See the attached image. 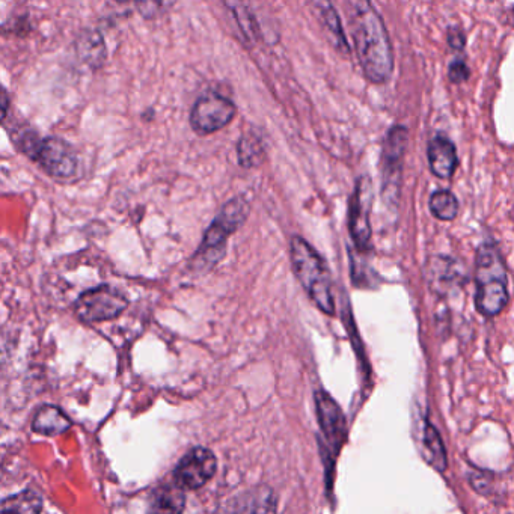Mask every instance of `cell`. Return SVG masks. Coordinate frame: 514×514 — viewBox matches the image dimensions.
I'll return each mask as SVG.
<instances>
[{"label": "cell", "mask_w": 514, "mask_h": 514, "mask_svg": "<svg viewBox=\"0 0 514 514\" xmlns=\"http://www.w3.org/2000/svg\"><path fill=\"white\" fill-rule=\"evenodd\" d=\"M350 34L356 47L359 64L370 82L383 85L394 71V52L382 16L370 2H346Z\"/></svg>", "instance_id": "6da1fadb"}, {"label": "cell", "mask_w": 514, "mask_h": 514, "mask_svg": "<svg viewBox=\"0 0 514 514\" xmlns=\"http://www.w3.org/2000/svg\"><path fill=\"white\" fill-rule=\"evenodd\" d=\"M290 260L294 275L317 308L328 316L335 314L334 285L328 264L303 237L290 240Z\"/></svg>", "instance_id": "7a4b0ae2"}, {"label": "cell", "mask_w": 514, "mask_h": 514, "mask_svg": "<svg viewBox=\"0 0 514 514\" xmlns=\"http://www.w3.org/2000/svg\"><path fill=\"white\" fill-rule=\"evenodd\" d=\"M251 207L243 196H234L222 207L202 237L201 245L193 254L190 267L195 272L207 273L227 252V242L248 219Z\"/></svg>", "instance_id": "3957f363"}, {"label": "cell", "mask_w": 514, "mask_h": 514, "mask_svg": "<svg viewBox=\"0 0 514 514\" xmlns=\"http://www.w3.org/2000/svg\"><path fill=\"white\" fill-rule=\"evenodd\" d=\"M475 306L483 316L495 317L508 303L507 267L493 243H483L475 257Z\"/></svg>", "instance_id": "277c9868"}, {"label": "cell", "mask_w": 514, "mask_h": 514, "mask_svg": "<svg viewBox=\"0 0 514 514\" xmlns=\"http://www.w3.org/2000/svg\"><path fill=\"white\" fill-rule=\"evenodd\" d=\"M19 148L56 180H67L76 174L79 159L74 148L64 139L56 136L40 138L34 132L23 133Z\"/></svg>", "instance_id": "5b68a950"}, {"label": "cell", "mask_w": 514, "mask_h": 514, "mask_svg": "<svg viewBox=\"0 0 514 514\" xmlns=\"http://www.w3.org/2000/svg\"><path fill=\"white\" fill-rule=\"evenodd\" d=\"M129 306V299L112 285L89 288L77 297L74 313L83 323L106 322L120 317Z\"/></svg>", "instance_id": "8992f818"}, {"label": "cell", "mask_w": 514, "mask_h": 514, "mask_svg": "<svg viewBox=\"0 0 514 514\" xmlns=\"http://www.w3.org/2000/svg\"><path fill=\"white\" fill-rule=\"evenodd\" d=\"M407 129L394 126L389 129L382 150V192L386 204L397 205L400 198L403 157L406 153Z\"/></svg>", "instance_id": "52a82bcc"}, {"label": "cell", "mask_w": 514, "mask_h": 514, "mask_svg": "<svg viewBox=\"0 0 514 514\" xmlns=\"http://www.w3.org/2000/svg\"><path fill=\"white\" fill-rule=\"evenodd\" d=\"M236 115L233 100L218 92H205L190 111V126L198 135H212L233 123Z\"/></svg>", "instance_id": "ba28073f"}, {"label": "cell", "mask_w": 514, "mask_h": 514, "mask_svg": "<svg viewBox=\"0 0 514 514\" xmlns=\"http://www.w3.org/2000/svg\"><path fill=\"white\" fill-rule=\"evenodd\" d=\"M373 205V183L370 177L358 178L349 205V233L356 249L367 254L371 248L370 212Z\"/></svg>", "instance_id": "9c48e42d"}, {"label": "cell", "mask_w": 514, "mask_h": 514, "mask_svg": "<svg viewBox=\"0 0 514 514\" xmlns=\"http://www.w3.org/2000/svg\"><path fill=\"white\" fill-rule=\"evenodd\" d=\"M218 462L212 450L196 447L190 450L174 469V481L180 489L196 490L212 480Z\"/></svg>", "instance_id": "30bf717a"}, {"label": "cell", "mask_w": 514, "mask_h": 514, "mask_svg": "<svg viewBox=\"0 0 514 514\" xmlns=\"http://www.w3.org/2000/svg\"><path fill=\"white\" fill-rule=\"evenodd\" d=\"M316 403L323 435H325L332 450L338 453L341 445H343L344 436H346V420H344L343 412H341L340 406L335 403L334 398L326 394L325 391L317 392Z\"/></svg>", "instance_id": "8fae6325"}, {"label": "cell", "mask_w": 514, "mask_h": 514, "mask_svg": "<svg viewBox=\"0 0 514 514\" xmlns=\"http://www.w3.org/2000/svg\"><path fill=\"white\" fill-rule=\"evenodd\" d=\"M276 507L275 493L269 487H261L240 493L219 514H276Z\"/></svg>", "instance_id": "7c38bea8"}, {"label": "cell", "mask_w": 514, "mask_h": 514, "mask_svg": "<svg viewBox=\"0 0 514 514\" xmlns=\"http://www.w3.org/2000/svg\"><path fill=\"white\" fill-rule=\"evenodd\" d=\"M427 159H429L430 171L442 180H448L456 172L459 157L453 141L447 136H436L427 147Z\"/></svg>", "instance_id": "4fadbf2b"}, {"label": "cell", "mask_w": 514, "mask_h": 514, "mask_svg": "<svg viewBox=\"0 0 514 514\" xmlns=\"http://www.w3.org/2000/svg\"><path fill=\"white\" fill-rule=\"evenodd\" d=\"M186 505L183 489L177 484H166L153 490L148 502V514H181Z\"/></svg>", "instance_id": "5bb4252c"}, {"label": "cell", "mask_w": 514, "mask_h": 514, "mask_svg": "<svg viewBox=\"0 0 514 514\" xmlns=\"http://www.w3.org/2000/svg\"><path fill=\"white\" fill-rule=\"evenodd\" d=\"M70 427V418L59 407L50 404L40 407L32 421V430L43 436H58L67 432Z\"/></svg>", "instance_id": "9a60e30c"}, {"label": "cell", "mask_w": 514, "mask_h": 514, "mask_svg": "<svg viewBox=\"0 0 514 514\" xmlns=\"http://www.w3.org/2000/svg\"><path fill=\"white\" fill-rule=\"evenodd\" d=\"M77 55L83 64L91 68H98L103 65L106 59L105 40L100 32L85 31L77 40Z\"/></svg>", "instance_id": "2e32d148"}, {"label": "cell", "mask_w": 514, "mask_h": 514, "mask_svg": "<svg viewBox=\"0 0 514 514\" xmlns=\"http://www.w3.org/2000/svg\"><path fill=\"white\" fill-rule=\"evenodd\" d=\"M237 157H239V165L246 169L255 168V166H260L264 162L266 150H264L263 141L257 133H245L239 139Z\"/></svg>", "instance_id": "e0dca14e"}, {"label": "cell", "mask_w": 514, "mask_h": 514, "mask_svg": "<svg viewBox=\"0 0 514 514\" xmlns=\"http://www.w3.org/2000/svg\"><path fill=\"white\" fill-rule=\"evenodd\" d=\"M43 499L34 490H25L17 495L8 496L2 502L0 514H41Z\"/></svg>", "instance_id": "ac0fdd59"}, {"label": "cell", "mask_w": 514, "mask_h": 514, "mask_svg": "<svg viewBox=\"0 0 514 514\" xmlns=\"http://www.w3.org/2000/svg\"><path fill=\"white\" fill-rule=\"evenodd\" d=\"M314 8H316L317 13H319L323 25L328 29L334 46L337 47L340 52L349 53V43H347L346 34H344L343 25H341V19L340 16H338L337 10H335L331 4H326V2H319V4L314 5Z\"/></svg>", "instance_id": "d6986e66"}, {"label": "cell", "mask_w": 514, "mask_h": 514, "mask_svg": "<svg viewBox=\"0 0 514 514\" xmlns=\"http://www.w3.org/2000/svg\"><path fill=\"white\" fill-rule=\"evenodd\" d=\"M429 209L439 221H453L459 215V199L450 190H436L430 196Z\"/></svg>", "instance_id": "ffe728a7"}, {"label": "cell", "mask_w": 514, "mask_h": 514, "mask_svg": "<svg viewBox=\"0 0 514 514\" xmlns=\"http://www.w3.org/2000/svg\"><path fill=\"white\" fill-rule=\"evenodd\" d=\"M424 445L429 451V460L439 472H444L447 469V450H445L444 442H442L441 435L435 426L427 423L424 429Z\"/></svg>", "instance_id": "44dd1931"}, {"label": "cell", "mask_w": 514, "mask_h": 514, "mask_svg": "<svg viewBox=\"0 0 514 514\" xmlns=\"http://www.w3.org/2000/svg\"><path fill=\"white\" fill-rule=\"evenodd\" d=\"M225 5H227V7L230 8L231 13L234 14V19H236L243 37H245L246 40L255 43V41L258 40V37H260V26H258L257 19H255L251 8L245 4H237V2H230V4Z\"/></svg>", "instance_id": "7402d4cb"}, {"label": "cell", "mask_w": 514, "mask_h": 514, "mask_svg": "<svg viewBox=\"0 0 514 514\" xmlns=\"http://www.w3.org/2000/svg\"><path fill=\"white\" fill-rule=\"evenodd\" d=\"M448 74H450L451 82L463 83L465 82V80H468L469 77L468 65H466L465 61H460V59H456V61L451 62Z\"/></svg>", "instance_id": "603a6c76"}, {"label": "cell", "mask_w": 514, "mask_h": 514, "mask_svg": "<svg viewBox=\"0 0 514 514\" xmlns=\"http://www.w3.org/2000/svg\"><path fill=\"white\" fill-rule=\"evenodd\" d=\"M448 40H450V46L453 47V49L462 50L463 46H465V38H463V35L460 34L459 31L451 32Z\"/></svg>", "instance_id": "cb8c5ba5"}, {"label": "cell", "mask_w": 514, "mask_h": 514, "mask_svg": "<svg viewBox=\"0 0 514 514\" xmlns=\"http://www.w3.org/2000/svg\"><path fill=\"white\" fill-rule=\"evenodd\" d=\"M7 112H8V94L7 91L4 89V95H2V120L5 121V118H7Z\"/></svg>", "instance_id": "d4e9b609"}, {"label": "cell", "mask_w": 514, "mask_h": 514, "mask_svg": "<svg viewBox=\"0 0 514 514\" xmlns=\"http://www.w3.org/2000/svg\"><path fill=\"white\" fill-rule=\"evenodd\" d=\"M513 25H514V8H513Z\"/></svg>", "instance_id": "484cf974"}]
</instances>
